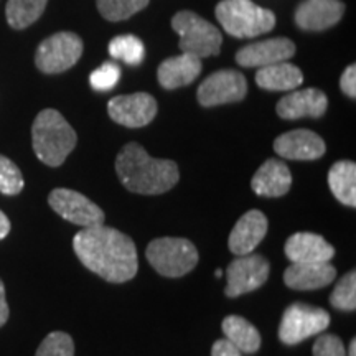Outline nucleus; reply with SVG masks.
Returning a JSON list of instances; mask_svg holds the SVG:
<instances>
[{
	"instance_id": "1",
	"label": "nucleus",
	"mask_w": 356,
	"mask_h": 356,
	"mask_svg": "<svg viewBox=\"0 0 356 356\" xmlns=\"http://www.w3.org/2000/svg\"><path fill=\"white\" fill-rule=\"evenodd\" d=\"M73 249L86 269L108 282H127L139 269L136 244L127 234L109 226L81 229L73 238Z\"/></svg>"
},
{
	"instance_id": "2",
	"label": "nucleus",
	"mask_w": 356,
	"mask_h": 356,
	"mask_svg": "<svg viewBox=\"0 0 356 356\" xmlns=\"http://www.w3.org/2000/svg\"><path fill=\"white\" fill-rule=\"evenodd\" d=\"M115 172L129 191L139 195H162L180 180L173 160L150 157L137 142L122 147L115 159Z\"/></svg>"
},
{
	"instance_id": "3",
	"label": "nucleus",
	"mask_w": 356,
	"mask_h": 356,
	"mask_svg": "<svg viewBox=\"0 0 356 356\" xmlns=\"http://www.w3.org/2000/svg\"><path fill=\"white\" fill-rule=\"evenodd\" d=\"M76 142L74 129L56 109L40 111L32 126V144L35 154L44 165H63Z\"/></svg>"
},
{
	"instance_id": "4",
	"label": "nucleus",
	"mask_w": 356,
	"mask_h": 356,
	"mask_svg": "<svg viewBox=\"0 0 356 356\" xmlns=\"http://www.w3.org/2000/svg\"><path fill=\"white\" fill-rule=\"evenodd\" d=\"M215 15L226 33L234 38H256L275 26V15L252 0H221Z\"/></svg>"
},
{
	"instance_id": "5",
	"label": "nucleus",
	"mask_w": 356,
	"mask_h": 356,
	"mask_svg": "<svg viewBox=\"0 0 356 356\" xmlns=\"http://www.w3.org/2000/svg\"><path fill=\"white\" fill-rule=\"evenodd\" d=\"M172 29L180 37L178 47L181 53H190L203 60V58L218 55L221 50V32L218 26L204 20L198 13L191 10L175 13L172 19Z\"/></svg>"
},
{
	"instance_id": "6",
	"label": "nucleus",
	"mask_w": 356,
	"mask_h": 356,
	"mask_svg": "<svg viewBox=\"0 0 356 356\" xmlns=\"http://www.w3.org/2000/svg\"><path fill=\"white\" fill-rule=\"evenodd\" d=\"M147 261L160 275L184 277L198 264L195 244L185 238H157L147 246Z\"/></svg>"
},
{
	"instance_id": "7",
	"label": "nucleus",
	"mask_w": 356,
	"mask_h": 356,
	"mask_svg": "<svg viewBox=\"0 0 356 356\" xmlns=\"http://www.w3.org/2000/svg\"><path fill=\"white\" fill-rule=\"evenodd\" d=\"M84 44L79 35L58 32L44 38L35 53V65L44 74L65 73L83 56Z\"/></svg>"
},
{
	"instance_id": "8",
	"label": "nucleus",
	"mask_w": 356,
	"mask_h": 356,
	"mask_svg": "<svg viewBox=\"0 0 356 356\" xmlns=\"http://www.w3.org/2000/svg\"><path fill=\"white\" fill-rule=\"evenodd\" d=\"M330 325V315L320 307L307 304H292L284 312L279 327V340L284 345H297L307 338L325 332Z\"/></svg>"
},
{
	"instance_id": "9",
	"label": "nucleus",
	"mask_w": 356,
	"mask_h": 356,
	"mask_svg": "<svg viewBox=\"0 0 356 356\" xmlns=\"http://www.w3.org/2000/svg\"><path fill=\"white\" fill-rule=\"evenodd\" d=\"M248 95V81L236 70H220L200 84L197 97L203 108L243 101Z\"/></svg>"
},
{
	"instance_id": "10",
	"label": "nucleus",
	"mask_w": 356,
	"mask_h": 356,
	"mask_svg": "<svg viewBox=\"0 0 356 356\" xmlns=\"http://www.w3.org/2000/svg\"><path fill=\"white\" fill-rule=\"evenodd\" d=\"M270 266L259 254L238 256L226 267V289L228 297H239L259 289L269 277Z\"/></svg>"
},
{
	"instance_id": "11",
	"label": "nucleus",
	"mask_w": 356,
	"mask_h": 356,
	"mask_svg": "<svg viewBox=\"0 0 356 356\" xmlns=\"http://www.w3.org/2000/svg\"><path fill=\"white\" fill-rule=\"evenodd\" d=\"M48 203L53 211L73 225L83 226V228L104 225V211L79 191L55 188L48 197Z\"/></svg>"
},
{
	"instance_id": "12",
	"label": "nucleus",
	"mask_w": 356,
	"mask_h": 356,
	"mask_svg": "<svg viewBox=\"0 0 356 356\" xmlns=\"http://www.w3.org/2000/svg\"><path fill=\"white\" fill-rule=\"evenodd\" d=\"M157 101L149 92L115 96L109 101L108 113L114 122L124 127L139 129L154 121L157 115Z\"/></svg>"
},
{
	"instance_id": "13",
	"label": "nucleus",
	"mask_w": 356,
	"mask_h": 356,
	"mask_svg": "<svg viewBox=\"0 0 356 356\" xmlns=\"http://www.w3.org/2000/svg\"><path fill=\"white\" fill-rule=\"evenodd\" d=\"M296 55L292 40L277 37L249 43L236 53V63L244 68H264V66L287 61Z\"/></svg>"
},
{
	"instance_id": "14",
	"label": "nucleus",
	"mask_w": 356,
	"mask_h": 356,
	"mask_svg": "<svg viewBox=\"0 0 356 356\" xmlns=\"http://www.w3.org/2000/svg\"><path fill=\"white\" fill-rule=\"evenodd\" d=\"M345 3L341 0H302L296 8V24L305 32H323L341 20Z\"/></svg>"
},
{
	"instance_id": "15",
	"label": "nucleus",
	"mask_w": 356,
	"mask_h": 356,
	"mask_svg": "<svg viewBox=\"0 0 356 356\" xmlns=\"http://www.w3.org/2000/svg\"><path fill=\"white\" fill-rule=\"evenodd\" d=\"M328 99L323 91L315 88L293 89L287 96L277 102L279 118L287 121H296L302 118L318 119L327 113Z\"/></svg>"
},
{
	"instance_id": "16",
	"label": "nucleus",
	"mask_w": 356,
	"mask_h": 356,
	"mask_svg": "<svg viewBox=\"0 0 356 356\" xmlns=\"http://www.w3.org/2000/svg\"><path fill=\"white\" fill-rule=\"evenodd\" d=\"M274 150L286 160H317L323 157L327 145L318 134L309 129H296L274 140Z\"/></svg>"
},
{
	"instance_id": "17",
	"label": "nucleus",
	"mask_w": 356,
	"mask_h": 356,
	"mask_svg": "<svg viewBox=\"0 0 356 356\" xmlns=\"http://www.w3.org/2000/svg\"><path fill=\"white\" fill-rule=\"evenodd\" d=\"M267 228H269V222L264 213L259 210L244 213L229 234V251L236 256L251 254L266 238Z\"/></svg>"
},
{
	"instance_id": "18",
	"label": "nucleus",
	"mask_w": 356,
	"mask_h": 356,
	"mask_svg": "<svg viewBox=\"0 0 356 356\" xmlns=\"http://www.w3.org/2000/svg\"><path fill=\"white\" fill-rule=\"evenodd\" d=\"M337 269L330 262H292L284 273V282L293 291H317L335 280Z\"/></svg>"
},
{
	"instance_id": "19",
	"label": "nucleus",
	"mask_w": 356,
	"mask_h": 356,
	"mask_svg": "<svg viewBox=\"0 0 356 356\" xmlns=\"http://www.w3.org/2000/svg\"><path fill=\"white\" fill-rule=\"evenodd\" d=\"M292 185V173L282 160L269 159L257 168L251 186L256 195L266 198L284 197Z\"/></svg>"
},
{
	"instance_id": "20",
	"label": "nucleus",
	"mask_w": 356,
	"mask_h": 356,
	"mask_svg": "<svg viewBox=\"0 0 356 356\" xmlns=\"http://www.w3.org/2000/svg\"><path fill=\"white\" fill-rule=\"evenodd\" d=\"M202 70V58L190 55V53H181L178 56L167 58L160 63L157 78L160 86L172 91V89L188 86L193 83L200 76Z\"/></svg>"
},
{
	"instance_id": "21",
	"label": "nucleus",
	"mask_w": 356,
	"mask_h": 356,
	"mask_svg": "<svg viewBox=\"0 0 356 356\" xmlns=\"http://www.w3.org/2000/svg\"><path fill=\"white\" fill-rule=\"evenodd\" d=\"M284 251L291 262H330L335 256V248L315 233L292 234Z\"/></svg>"
},
{
	"instance_id": "22",
	"label": "nucleus",
	"mask_w": 356,
	"mask_h": 356,
	"mask_svg": "<svg viewBox=\"0 0 356 356\" xmlns=\"http://www.w3.org/2000/svg\"><path fill=\"white\" fill-rule=\"evenodd\" d=\"M256 83L266 91H293L304 83V74L296 65L280 61L257 70Z\"/></svg>"
},
{
	"instance_id": "23",
	"label": "nucleus",
	"mask_w": 356,
	"mask_h": 356,
	"mask_svg": "<svg viewBox=\"0 0 356 356\" xmlns=\"http://www.w3.org/2000/svg\"><path fill=\"white\" fill-rule=\"evenodd\" d=\"M222 333L241 353H256L261 348V333L251 322L239 315H229L222 320Z\"/></svg>"
},
{
	"instance_id": "24",
	"label": "nucleus",
	"mask_w": 356,
	"mask_h": 356,
	"mask_svg": "<svg viewBox=\"0 0 356 356\" xmlns=\"http://www.w3.org/2000/svg\"><path fill=\"white\" fill-rule=\"evenodd\" d=\"M328 185L338 202L346 207H356V165L350 160L333 163L328 172Z\"/></svg>"
},
{
	"instance_id": "25",
	"label": "nucleus",
	"mask_w": 356,
	"mask_h": 356,
	"mask_svg": "<svg viewBox=\"0 0 356 356\" xmlns=\"http://www.w3.org/2000/svg\"><path fill=\"white\" fill-rule=\"evenodd\" d=\"M48 0H8L6 7L7 24L13 30H25L43 15Z\"/></svg>"
},
{
	"instance_id": "26",
	"label": "nucleus",
	"mask_w": 356,
	"mask_h": 356,
	"mask_svg": "<svg viewBox=\"0 0 356 356\" xmlns=\"http://www.w3.org/2000/svg\"><path fill=\"white\" fill-rule=\"evenodd\" d=\"M109 55L129 66H139L144 61L145 48L142 40L136 35H119L111 40Z\"/></svg>"
},
{
	"instance_id": "27",
	"label": "nucleus",
	"mask_w": 356,
	"mask_h": 356,
	"mask_svg": "<svg viewBox=\"0 0 356 356\" xmlns=\"http://www.w3.org/2000/svg\"><path fill=\"white\" fill-rule=\"evenodd\" d=\"M150 0H96V7L102 19L109 22H122L149 6Z\"/></svg>"
},
{
	"instance_id": "28",
	"label": "nucleus",
	"mask_w": 356,
	"mask_h": 356,
	"mask_svg": "<svg viewBox=\"0 0 356 356\" xmlns=\"http://www.w3.org/2000/svg\"><path fill=\"white\" fill-rule=\"evenodd\" d=\"M330 304L338 310L353 312L356 309V273L345 274L332 292Z\"/></svg>"
},
{
	"instance_id": "29",
	"label": "nucleus",
	"mask_w": 356,
	"mask_h": 356,
	"mask_svg": "<svg viewBox=\"0 0 356 356\" xmlns=\"http://www.w3.org/2000/svg\"><path fill=\"white\" fill-rule=\"evenodd\" d=\"M25 181L20 168L10 159L0 155V193L15 197L24 190Z\"/></svg>"
},
{
	"instance_id": "30",
	"label": "nucleus",
	"mask_w": 356,
	"mask_h": 356,
	"mask_svg": "<svg viewBox=\"0 0 356 356\" xmlns=\"http://www.w3.org/2000/svg\"><path fill=\"white\" fill-rule=\"evenodd\" d=\"M35 356H74L73 338L65 332H51L40 343Z\"/></svg>"
},
{
	"instance_id": "31",
	"label": "nucleus",
	"mask_w": 356,
	"mask_h": 356,
	"mask_svg": "<svg viewBox=\"0 0 356 356\" xmlns=\"http://www.w3.org/2000/svg\"><path fill=\"white\" fill-rule=\"evenodd\" d=\"M119 79H121V66L113 61H106L89 74V84L95 91L99 92L111 91L119 83Z\"/></svg>"
},
{
	"instance_id": "32",
	"label": "nucleus",
	"mask_w": 356,
	"mask_h": 356,
	"mask_svg": "<svg viewBox=\"0 0 356 356\" xmlns=\"http://www.w3.org/2000/svg\"><path fill=\"white\" fill-rule=\"evenodd\" d=\"M314 356H346V350L340 338L327 333L315 340Z\"/></svg>"
},
{
	"instance_id": "33",
	"label": "nucleus",
	"mask_w": 356,
	"mask_h": 356,
	"mask_svg": "<svg viewBox=\"0 0 356 356\" xmlns=\"http://www.w3.org/2000/svg\"><path fill=\"white\" fill-rule=\"evenodd\" d=\"M340 88L346 96L351 97V99H355L356 97V66L355 65L346 66V70L343 71V74H341L340 78Z\"/></svg>"
},
{
	"instance_id": "34",
	"label": "nucleus",
	"mask_w": 356,
	"mask_h": 356,
	"mask_svg": "<svg viewBox=\"0 0 356 356\" xmlns=\"http://www.w3.org/2000/svg\"><path fill=\"white\" fill-rule=\"evenodd\" d=\"M211 356H243V353L229 340L221 338V340H216L215 345H213Z\"/></svg>"
},
{
	"instance_id": "35",
	"label": "nucleus",
	"mask_w": 356,
	"mask_h": 356,
	"mask_svg": "<svg viewBox=\"0 0 356 356\" xmlns=\"http://www.w3.org/2000/svg\"><path fill=\"white\" fill-rule=\"evenodd\" d=\"M8 305H7V299H6V286H3V282L0 280V327H3V325L7 323L8 320Z\"/></svg>"
},
{
	"instance_id": "36",
	"label": "nucleus",
	"mask_w": 356,
	"mask_h": 356,
	"mask_svg": "<svg viewBox=\"0 0 356 356\" xmlns=\"http://www.w3.org/2000/svg\"><path fill=\"white\" fill-rule=\"evenodd\" d=\"M8 233H10V220H8L6 213L0 210V239L7 238Z\"/></svg>"
},
{
	"instance_id": "37",
	"label": "nucleus",
	"mask_w": 356,
	"mask_h": 356,
	"mask_svg": "<svg viewBox=\"0 0 356 356\" xmlns=\"http://www.w3.org/2000/svg\"><path fill=\"white\" fill-rule=\"evenodd\" d=\"M346 356H356V340L355 338L350 341V348H348V351H346Z\"/></svg>"
},
{
	"instance_id": "38",
	"label": "nucleus",
	"mask_w": 356,
	"mask_h": 356,
	"mask_svg": "<svg viewBox=\"0 0 356 356\" xmlns=\"http://www.w3.org/2000/svg\"><path fill=\"white\" fill-rule=\"evenodd\" d=\"M215 275H216V277H221V275H222V270H216Z\"/></svg>"
}]
</instances>
